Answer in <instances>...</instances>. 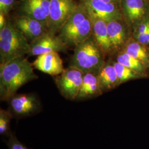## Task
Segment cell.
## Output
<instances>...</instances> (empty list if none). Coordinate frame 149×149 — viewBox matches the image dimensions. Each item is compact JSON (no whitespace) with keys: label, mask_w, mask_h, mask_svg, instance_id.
Segmentation results:
<instances>
[{"label":"cell","mask_w":149,"mask_h":149,"mask_svg":"<svg viewBox=\"0 0 149 149\" xmlns=\"http://www.w3.org/2000/svg\"><path fill=\"white\" fill-rule=\"evenodd\" d=\"M38 78L33 65L24 56L0 64L1 101H9L22 86Z\"/></svg>","instance_id":"6da1fadb"},{"label":"cell","mask_w":149,"mask_h":149,"mask_svg":"<svg viewBox=\"0 0 149 149\" xmlns=\"http://www.w3.org/2000/svg\"><path fill=\"white\" fill-rule=\"evenodd\" d=\"M92 21L84 4L80 3L59 32V37L69 47L77 45L92 36Z\"/></svg>","instance_id":"7a4b0ae2"},{"label":"cell","mask_w":149,"mask_h":149,"mask_svg":"<svg viewBox=\"0 0 149 149\" xmlns=\"http://www.w3.org/2000/svg\"><path fill=\"white\" fill-rule=\"evenodd\" d=\"M30 43L14 23L7 21L0 30V61L5 64L11 60L28 55Z\"/></svg>","instance_id":"3957f363"},{"label":"cell","mask_w":149,"mask_h":149,"mask_svg":"<svg viewBox=\"0 0 149 149\" xmlns=\"http://www.w3.org/2000/svg\"><path fill=\"white\" fill-rule=\"evenodd\" d=\"M103 53L93 37L75 46L70 66L86 73L98 74L104 66Z\"/></svg>","instance_id":"277c9868"},{"label":"cell","mask_w":149,"mask_h":149,"mask_svg":"<svg viewBox=\"0 0 149 149\" xmlns=\"http://www.w3.org/2000/svg\"><path fill=\"white\" fill-rule=\"evenodd\" d=\"M74 0H50L48 19V32L56 35L76 9Z\"/></svg>","instance_id":"5b68a950"},{"label":"cell","mask_w":149,"mask_h":149,"mask_svg":"<svg viewBox=\"0 0 149 149\" xmlns=\"http://www.w3.org/2000/svg\"><path fill=\"white\" fill-rule=\"evenodd\" d=\"M85 73L70 66L55 78V83L60 94L66 100H76L82 85Z\"/></svg>","instance_id":"8992f818"},{"label":"cell","mask_w":149,"mask_h":149,"mask_svg":"<svg viewBox=\"0 0 149 149\" xmlns=\"http://www.w3.org/2000/svg\"><path fill=\"white\" fill-rule=\"evenodd\" d=\"M8 102L9 109L17 119L37 114L42 108L38 97L34 93L16 94Z\"/></svg>","instance_id":"52a82bcc"},{"label":"cell","mask_w":149,"mask_h":149,"mask_svg":"<svg viewBox=\"0 0 149 149\" xmlns=\"http://www.w3.org/2000/svg\"><path fill=\"white\" fill-rule=\"evenodd\" d=\"M91 17L102 19L107 23L122 20V13L120 5L101 0H81Z\"/></svg>","instance_id":"ba28073f"},{"label":"cell","mask_w":149,"mask_h":149,"mask_svg":"<svg viewBox=\"0 0 149 149\" xmlns=\"http://www.w3.org/2000/svg\"><path fill=\"white\" fill-rule=\"evenodd\" d=\"M120 8L123 17L134 28L149 17L148 0H120Z\"/></svg>","instance_id":"9c48e42d"},{"label":"cell","mask_w":149,"mask_h":149,"mask_svg":"<svg viewBox=\"0 0 149 149\" xmlns=\"http://www.w3.org/2000/svg\"><path fill=\"white\" fill-rule=\"evenodd\" d=\"M68 46L62 39L49 32H45L30 43V50L28 56H39L53 52H64Z\"/></svg>","instance_id":"30bf717a"},{"label":"cell","mask_w":149,"mask_h":149,"mask_svg":"<svg viewBox=\"0 0 149 149\" xmlns=\"http://www.w3.org/2000/svg\"><path fill=\"white\" fill-rule=\"evenodd\" d=\"M50 0H22L19 8L20 15L27 16L47 25Z\"/></svg>","instance_id":"8fae6325"},{"label":"cell","mask_w":149,"mask_h":149,"mask_svg":"<svg viewBox=\"0 0 149 149\" xmlns=\"http://www.w3.org/2000/svg\"><path fill=\"white\" fill-rule=\"evenodd\" d=\"M14 24L24 34L29 43L48 31L46 24L23 15L16 17Z\"/></svg>","instance_id":"7c38bea8"},{"label":"cell","mask_w":149,"mask_h":149,"mask_svg":"<svg viewBox=\"0 0 149 149\" xmlns=\"http://www.w3.org/2000/svg\"><path fill=\"white\" fill-rule=\"evenodd\" d=\"M32 65L36 69L51 76H58L64 70L63 60L56 52L38 56Z\"/></svg>","instance_id":"4fadbf2b"},{"label":"cell","mask_w":149,"mask_h":149,"mask_svg":"<svg viewBox=\"0 0 149 149\" xmlns=\"http://www.w3.org/2000/svg\"><path fill=\"white\" fill-rule=\"evenodd\" d=\"M103 92L100 85L97 74L86 73L76 101H83L100 96Z\"/></svg>","instance_id":"5bb4252c"},{"label":"cell","mask_w":149,"mask_h":149,"mask_svg":"<svg viewBox=\"0 0 149 149\" xmlns=\"http://www.w3.org/2000/svg\"><path fill=\"white\" fill-rule=\"evenodd\" d=\"M91 18L93 24V37L102 52L103 53H108L112 51V49L108 34L107 22L95 17Z\"/></svg>","instance_id":"9a60e30c"},{"label":"cell","mask_w":149,"mask_h":149,"mask_svg":"<svg viewBox=\"0 0 149 149\" xmlns=\"http://www.w3.org/2000/svg\"><path fill=\"white\" fill-rule=\"evenodd\" d=\"M120 21L116 20L107 23L108 34L112 50L119 49L126 43L125 29Z\"/></svg>","instance_id":"2e32d148"},{"label":"cell","mask_w":149,"mask_h":149,"mask_svg":"<svg viewBox=\"0 0 149 149\" xmlns=\"http://www.w3.org/2000/svg\"><path fill=\"white\" fill-rule=\"evenodd\" d=\"M97 76L103 92L111 90L120 84L113 65L103 66Z\"/></svg>","instance_id":"e0dca14e"},{"label":"cell","mask_w":149,"mask_h":149,"mask_svg":"<svg viewBox=\"0 0 149 149\" xmlns=\"http://www.w3.org/2000/svg\"><path fill=\"white\" fill-rule=\"evenodd\" d=\"M124 52L139 60L145 66H149V53L145 45L137 41H130L126 44Z\"/></svg>","instance_id":"ac0fdd59"},{"label":"cell","mask_w":149,"mask_h":149,"mask_svg":"<svg viewBox=\"0 0 149 149\" xmlns=\"http://www.w3.org/2000/svg\"><path fill=\"white\" fill-rule=\"evenodd\" d=\"M117 61L124 66L133 70L139 74H143L145 71L144 64L139 60L129 55L125 52L119 54L117 58Z\"/></svg>","instance_id":"d6986e66"},{"label":"cell","mask_w":149,"mask_h":149,"mask_svg":"<svg viewBox=\"0 0 149 149\" xmlns=\"http://www.w3.org/2000/svg\"><path fill=\"white\" fill-rule=\"evenodd\" d=\"M114 69L117 74L118 77L120 81V84L127 82L129 80H133L139 77L138 72L128 68L118 62H116L113 64Z\"/></svg>","instance_id":"ffe728a7"},{"label":"cell","mask_w":149,"mask_h":149,"mask_svg":"<svg viewBox=\"0 0 149 149\" xmlns=\"http://www.w3.org/2000/svg\"><path fill=\"white\" fill-rule=\"evenodd\" d=\"M13 115L10 109H0V134L2 136L9 137L12 134L10 127Z\"/></svg>","instance_id":"44dd1931"},{"label":"cell","mask_w":149,"mask_h":149,"mask_svg":"<svg viewBox=\"0 0 149 149\" xmlns=\"http://www.w3.org/2000/svg\"><path fill=\"white\" fill-rule=\"evenodd\" d=\"M8 138L6 142L8 149H32L28 148L24 144L20 142L14 133L12 134Z\"/></svg>","instance_id":"7402d4cb"},{"label":"cell","mask_w":149,"mask_h":149,"mask_svg":"<svg viewBox=\"0 0 149 149\" xmlns=\"http://www.w3.org/2000/svg\"><path fill=\"white\" fill-rule=\"evenodd\" d=\"M16 0H0V12L7 16L14 8Z\"/></svg>","instance_id":"603a6c76"},{"label":"cell","mask_w":149,"mask_h":149,"mask_svg":"<svg viewBox=\"0 0 149 149\" xmlns=\"http://www.w3.org/2000/svg\"><path fill=\"white\" fill-rule=\"evenodd\" d=\"M149 31V17L141 22L134 28V36L143 34Z\"/></svg>","instance_id":"cb8c5ba5"},{"label":"cell","mask_w":149,"mask_h":149,"mask_svg":"<svg viewBox=\"0 0 149 149\" xmlns=\"http://www.w3.org/2000/svg\"><path fill=\"white\" fill-rule=\"evenodd\" d=\"M134 38L139 43L145 46L149 45V31L143 34L134 36Z\"/></svg>","instance_id":"d4e9b609"},{"label":"cell","mask_w":149,"mask_h":149,"mask_svg":"<svg viewBox=\"0 0 149 149\" xmlns=\"http://www.w3.org/2000/svg\"><path fill=\"white\" fill-rule=\"evenodd\" d=\"M6 15L2 12H0V30L3 29L5 26L7 22V19L6 18Z\"/></svg>","instance_id":"484cf974"},{"label":"cell","mask_w":149,"mask_h":149,"mask_svg":"<svg viewBox=\"0 0 149 149\" xmlns=\"http://www.w3.org/2000/svg\"><path fill=\"white\" fill-rule=\"evenodd\" d=\"M103 1L108 2V3H115V4H118L120 5V0H101Z\"/></svg>","instance_id":"4316f807"}]
</instances>
